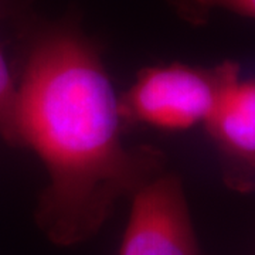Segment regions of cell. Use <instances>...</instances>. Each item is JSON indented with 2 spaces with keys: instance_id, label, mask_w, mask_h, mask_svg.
<instances>
[{
  "instance_id": "1",
  "label": "cell",
  "mask_w": 255,
  "mask_h": 255,
  "mask_svg": "<svg viewBox=\"0 0 255 255\" xmlns=\"http://www.w3.org/2000/svg\"><path fill=\"white\" fill-rule=\"evenodd\" d=\"M122 122L95 47L71 28L40 33L18 85V133L46 166L37 221L55 244L91 238L119 199L162 173L155 149L125 146Z\"/></svg>"
},
{
  "instance_id": "2",
  "label": "cell",
  "mask_w": 255,
  "mask_h": 255,
  "mask_svg": "<svg viewBox=\"0 0 255 255\" xmlns=\"http://www.w3.org/2000/svg\"><path fill=\"white\" fill-rule=\"evenodd\" d=\"M238 77L240 67L233 61L214 67L174 63L145 68L119 100L122 121L167 130L206 124L223 92Z\"/></svg>"
},
{
  "instance_id": "3",
  "label": "cell",
  "mask_w": 255,
  "mask_h": 255,
  "mask_svg": "<svg viewBox=\"0 0 255 255\" xmlns=\"http://www.w3.org/2000/svg\"><path fill=\"white\" fill-rule=\"evenodd\" d=\"M119 255H200L182 182L157 174L133 194Z\"/></svg>"
},
{
  "instance_id": "4",
  "label": "cell",
  "mask_w": 255,
  "mask_h": 255,
  "mask_svg": "<svg viewBox=\"0 0 255 255\" xmlns=\"http://www.w3.org/2000/svg\"><path fill=\"white\" fill-rule=\"evenodd\" d=\"M204 127L231 170L233 186L248 187L255 179V80L231 82Z\"/></svg>"
},
{
  "instance_id": "5",
  "label": "cell",
  "mask_w": 255,
  "mask_h": 255,
  "mask_svg": "<svg viewBox=\"0 0 255 255\" xmlns=\"http://www.w3.org/2000/svg\"><path fill=\"white\" fill-rule=\"evenodd\" d=\"M0 137L11 146H20L18 133V87L11 78L0 51Z\"/></svg>"
},
{
  "instance_id": "6",
  "label": "cell",
  "mask_w": 255,
  "mask_h": 255,
  "mask_svg": "<svg viewBox=\"0 0 255 255\" xmlns=\"http://www.w3.org/2000/svg\"><path fill=\"white\" fill-rule=\"evenodd\" d=\"M183 16L196 23L206 20L211 10H227L255 20V0H176Z\"/></svg>"
},
{
  "instance_id": "7",
  "label": "cell",
  "mask_w": 255,
  "mask_h": 255,
  "mask_svg": "<svg viewBox=\"0 0 255 255\" xmlns=\"http://www.w3.org/2000/svg\"><path fill=\"white\" fill-rule=\"evenodd\" d=\"M0 1H1V0H0Z\"/></svg>"
}]
</instances>
